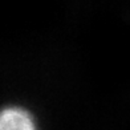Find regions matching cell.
Returning a JSON list of instances; mask_svg holds the SVG:
<instances>
[{"label": "cell", "mask_w": 130, "mask_h": 130, "mask_svg": "<svg viewBox=\"0 0 130 130\" xmlns=\"http://www.w3.org/2000/svg\"><path fill=\"white\" fill-rule=\"evenodd\" d=\"M0 130H36V125L27 110L12 106L3 110Z\"/></svg>", "instance_id": "cell-1"}]
</instances>
